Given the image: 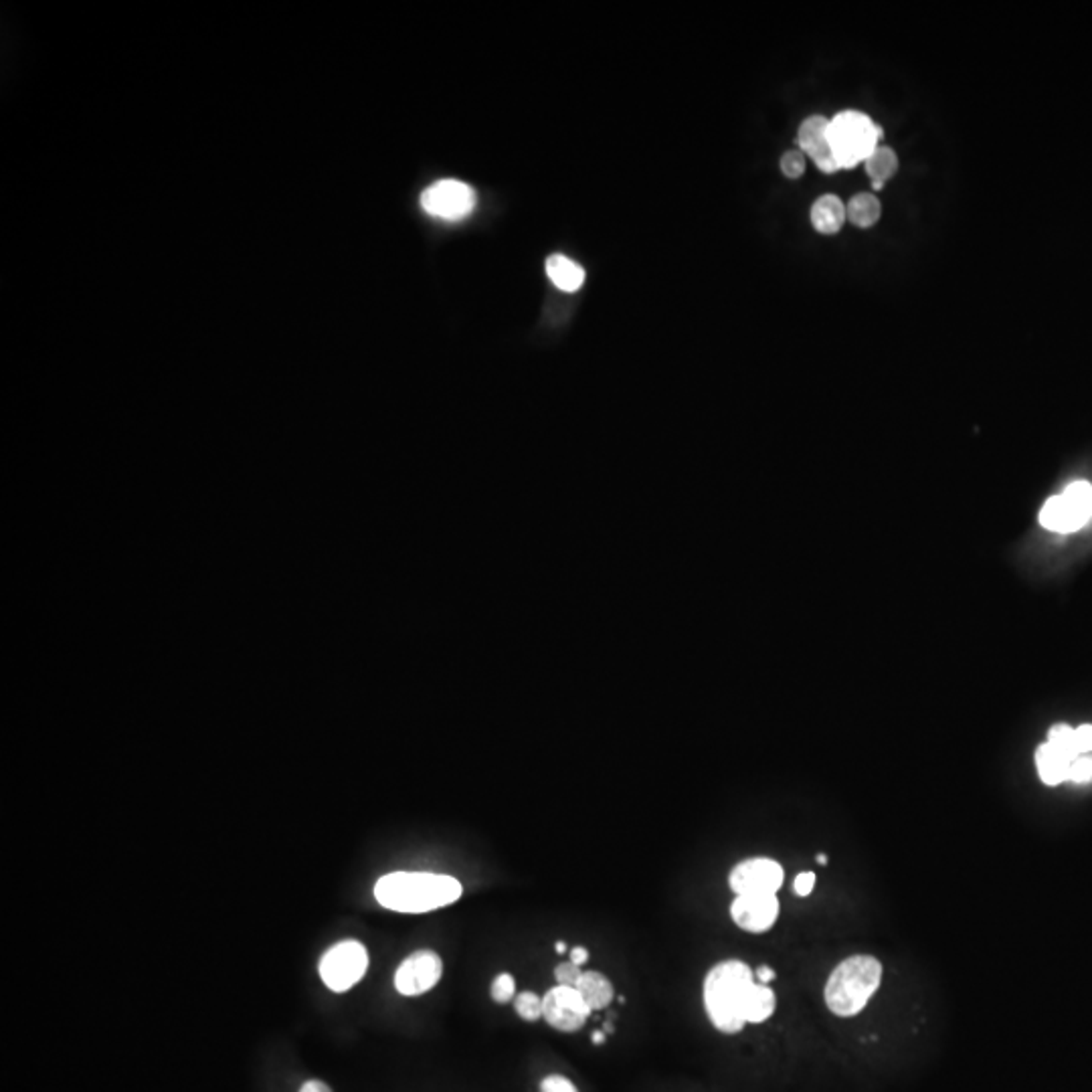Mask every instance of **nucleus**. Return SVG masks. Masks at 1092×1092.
Instances as JSON below:
<instances>
[{"label": "nucleus", "instance_id": "nucleus-3", "mask_svg": "<svg viewBox=\"0 0 1092 1092\" xmlns=\"http://www.w3.org/2000/svg\"><path fill=\"white\" fill-rule=\"evenodd\" d=\"M883 982V963L872 955H852L831 971L826 984V1005L838 1017L858 1015Z\"/></svg>", "mask_w": 1092, "mask_h": 1092}, {"label": "nucleus", "instance_id": "nucleus-17", "mask_svg": "<svg viewBox=\"0 0 1092 1092\" xmlns=\"http://www.w3.org/2000/svg\"><path fill=\"white\" fill-rule=\"evenodd\" d=\"M868 177L872 179V189L880 191L886 180L897 175L898 170V156L888 146H878L876 151L864 160Z\"/></svg>", "mask_w": 1092, "mask_h": 1092}, {"label": "nucleus", "instance_id": "nucleus-23", "mask_svg": "<svg viewBox=\"0 0 1092 1092\" xmlns=\"http://www.w3.org/2000/svg\"><path fill=\"white\" fill-rule=\"evenodd\" d=\"M1092 779V756L1088 754H1081L1076 756V759L1070 761V769H1069V781H1074V783H1088Z\"/></svg>", "mask_w": 1092, "mask_h": 1092}, {"label": "nucleus", "instance_id": "nucleus-31", "mask_svg": "<svg viewBox=\"0 0 1092 1092\" xmlns=\"http://www.w3.org/2000/svg\"><path fill=\"white\" fill-rule=\"evenodd\" d=\"M300 1092H332V1090H330V1086L326 1083H322V1081H308L300 1088Z\"/></svg>", "mask_w": 1092, "mask_h": 1092}, {"label": "nucleus", "instance_id": "nucleus-15", "mask_svg": "<svg viewBox=\"0 0 1092 1092\" xmlns=\"http://www.w3.org/2000/svg\"><path fill=\"white\" fill-rule=\"evenodd\" d=\"M546 273L553 280L558 290L563 292H577L582 281H585V271L575 262H570L565 255H551L546 259Z\"/></svg>", "mask_w": 1092, "mask_h": 1092}, {"label": "nucleus", "instance_id": "nucleus-2", "mask_svg": "<svg viewBox=\"0 0 1092 1092\" xmlns=\"http://www.w3.org/2000/svg\"><path fill=\"white\" fill-rule=\"evenodd\" d=\"M754 985V973L747 963L730 959L716 963L704 979V1008L712 1026L723 1034H739L747 1026L744 1005Z\"/></svg>", "mask_w": 1092, "mask_h": 1092}, {"label": "nucleus", "instance_id": "nucleus-12", "mask_svg": "<svg viewBox=\"0 0 1092 1092\" xmlns=\"http://www.w3.org/2000/svg\"><path fill=\"white\" fill-rule=\"evenodd\" d=\"M846 219H848L846 205H843L836 194L819 196L812 207V223L815 231L822 235L838 233L843 227Z\"/></svg>", "mask_w": 1092, "mask_h": 1092}, {"label": "nucleus", "instance_id": "nucleus-8", "mask_svg": "<svg viewBox=\"0 0 1092 1092\" xmlns=\"http://www.w3.org/2000/svg\"><path fill=\"white\" fill-rule=\"evenodd\" d=\"M589 1015V1005L582 1001L575 987L554 985L542 998V1017L558 1032H577L587 1024Z\"/></svg>", "mask_w": 1092, "mask_h": 1092}, {"label": "nucleus", "instance_id": "nucleus-11", "mask_svg": "<svg viewBox=\"0 0 1092 1092\" xmlns=\"http://www.w3.org/2000/svg\"><path fill=\"white\" fill-rule=\"evenodd\" d=\"M730 916L735 925L747 933H767L777 923L779 900L777 895H742L730 904Z\"/></svg>", "mask_w": 1092, "mask_h": 1092}, {"label": "nucleus", "instance_id": "nucleus-32", "mask_svg": "<svg viewBox=\"0 0 1092 1092\" xmlns=\"http://www.w3.org/2000/svg\"><path fill=\"white\" fill-rule=\"evenodd\" d=\"M591 1040H593V1044L601 1046V1044H605V1034H603V1032H593Z\"/></svg>", "mask_w": 1092, "mask_h": 1092}, {"label": "nucleus", "instance_id": "nucleus-27", "mask_svg": "<svg viewBox=\"0 0 1092 1092\" xmlns=\"http://www.w3.org/2000/svg\"><path fill=\"white\" fill-rule=\"evenodd\" d=\"M1074 740L1078 754L1092 753V725H1083L1074 728Z\"/></svg>", "mask_w": 1092, "mask_h": 1092}, {"label": "nucleus", "instance_id": "nucleus-34", "mask_svg": "<svg viewBox=\"0 0 1092 1092\" xmlns=\"http://www.w3.org/2000/svg\"><path fill=\"white\" fill-rule=\"evenodd\" d=\"M817 864L826 866V864H827V855H826V854H817Z\"/></svg>", "mask_w": 1092, "mask_h": 1092}, {"label": "nucleus", "instance_id": "nucleus-7", "mask_svg": "<svg viewBox=\"0 0 1092 1092\" xmlns=\"http://www.w3.org/2000/svg\"><path fill=\"white\" fill-rule=\"evenodd\" d=\"M421 207L438 219H464L476 207V191L459 180H439L421 194Z\"/></svg>", "mask_w": 1092, "mask_h": 1092}, {"label": "nucleus", "instance_id": "nucleus-16", "mask_svg": "<svg viewBox=\"0 0 1092 1092\" xmlns=\"http://www.w3.org/2000/svg\"><path fill=\"white\" fill-rule=\"evenodd\" d=\"M775 1008H777L775 991L765 984L754 982V985L749 991L747 1005H744V1020H747V1024L767 1022L769 1017L775 1013Z\"/></svg>", "mask_w": 1092, "mask_h": 1092}, {"label": "nucleus", "instance_id": "nucleus-19", "mask_svg": "<svg viewBox=\"0 0 1092 1092\" xmlns=\"http://www.w3.org/2000/svg\"><path fill=\"white\" fill-rule=\"evenodd\" d=\"M827 132H829V120L824 116H812L805 120L801 126H799V134H797V142L801 146L803 154H813L819 148L826 146L829 142L827 138Z\"/></svg>", "mask_w": 1092, "mask_h": 1092}, {"label": "nucleus", "instance_id": "nucleus-14", "mask_svg": "<svg viewBox=\"0 0 1092 1092\" xmlns=\"http://www.w3.org/2000/svg\"><path fill=\"white\" fill-rule=\"evenodd\" d=\"M1036 767L1038 775L1046 785H1060L1069 781L1070 759H1066L1062 753H1058L1048 742L1040 744L1036 751Z\"/></svg>", "mask_w": 1092, "mask_h": 1092}, {"label": "nucleus", "instance_id": "nucleus-29", "mask_svg": "<svg viewBox=\"0 0 1092 1092\" xmlns=\"http://www.w3.org/2000/svg\"><path fill=\"white\" fill-rule=\"evenodd\" d=\"M754 977H756V982H759V984H765V985H769V984L773 982V979H775L777 975H775V971H773L771 967H769V965H761L759 970L754 971Z\"/></svg>", "mask_w": 1092, "mask_h": 1092}, {"label": "nucleus", "instance_id": "nucleus-33", "mask_svg": "<svg viewBox=\"0 0 1092 1092\" xmlns=\"http://www.w3.org/2000/svg\"><path fill=\"white\" fill-rule=\"evenodd\" d=\"M554 951H556L558 955H563V953H567V945H565L563 941H556V942H554Z\"/></svg>", "mask_w": 1092, "mask_h": 1092}, {"label": "nucleus", "instance_id": "nucleus-13", "mask_svg": "<svg viewBox=\"0 0 1092 1092\" xmlns=\"http://www.w3.org/2000/svg\"><path fill=\"white\" fill-rule=\"evenodd\" d=\"M575 989L581 994L582 1001L589 1005L591 1012L605 1010L615 996L611 982L599 971H582Z\"/></svg>", "mask_w": 1092, "mask_h": 1092}, {"label": "nucleus", "instance_id": "nucleus-30", "mask_svg": "<svg viewBox=\"0 0 1092 1092\" xmlns=\"http://www.w3.org/2000/svg\"><path fill=\"white\" fill-rule=\"evenodd\" d=\"M570 961H573L579 967H582V965H585L589 961V951L585 947H575L573 951H570Z\"/></svg>", "mask_w": 1092, "mask_h": 1092}, {"label": "nucleus", "instance_id": "nucleus-5", "mask_svg": "<svg viewBox=\"0 0 1092 1092\" xmlns=\"http://www.w3.org/2000/svg\"><path fill=\"white\" fill-rule=\"evenodd\" d=\"M1092 514V486L1085 480L1072 481L1062 494L1042 506L1040 524L1052 532H1074L1083 528Z\"/></svg>", "mask_w": 1092, "mask_h": 1092}, {"label": "nucleus", "instance_id": "nucleus-6", "mask_svg": "<svg viewBox=\"0 0 1092 1092\" xmlns=\"http://www.w3.org/2000/svg\"><path fill=\"white\" fill-rule=\"evenodd\" d=\"M368 951L358 941H340L320 961V977L332 991H349L366 975Z\"/></svg>", "mask_w": 1092, "mask_h": 1092}, {"label": "nucleus", "instance_id": "nucleus-24", "mask_svg": "<svg viewBox=\"0 0 1092 1092\" xmlns=\"http://www.w3.org/2000/svg\"><path fill=\"white\" fill-rule=\"evenodd\" d=\"M781 170L787 179H799L805 172V156L799 151H789L781 158Z\"/></svg>", "mask_w": 1092, "mask_h": 1092}, {"label": "nucleus", "instance_id": "nucleus-21", "mask_svg": "<svg viewBox=\"0 0 1092 1092\" xmlns=\"http://www.w3.org/2000/svg\"><path fill=\"white\" fill-rule=\"evenodd\" d=\"M514 1008L524 1022H537L542 1017V998L535 991H523L514 998Z\"/></svg>", "mask_w": 1092, "mask_h": 1092}, {"label": "nucleus", "instance_id": "nucleus-25", "mask_svg": "<svg viewBox=\"0 0 1092 1092\" xmlns=\"http://www.w3.org/2000/svg\"><path fill=\"white\" fill-rule=\"evenodd\" d=\"M581 975H582V970H581L579 965H575L573 961L561 963V965H558L556 970H554V979H556V984H558V985H565V987H575V985H577V982H579V979H581Z\"/></svg>", "mask_w": 1092, "mask_h": 1092}, {"label": "nucleus", "instance_id": "nucleus-9", "mask_svg": "<svg viewBox=\"0 0 1092 1092\" xmlns=\"http://www.w3.org/2000/svg\"><path fill=\"white\" fill-rule=\"evenodd\" d=\"M443 975V961L436 951H415L396 967L395 987L401 996L413 998L427 994Z\"/></svg>", "mask_w": 1092, "mask_h": 1092}, {"label": "nucleus", "instance_id": "nucleus-10", "mask_svg": "<svg viewBox=\"0 0 1092 1092\" xmlns=\"http://www.w3.org/2000/svg\"><path fill=\"white\" fill-rule=\"evenodd\" d=\"M783 868L771 858H749L732 868L728 876L730 890L742 895H777L783 884Z\"/></svg>", "mask_w": 1092, "mask_h": 1092}, {"label": "nucleus", "instance_id": "nucleus-20", "mask_svg": "<svg viewBox=\"0 0 1092 1092\" xmlns=\"http://www.w3.org/2000/svg\"><path fill=\"white\" fill-rule=\"evenodd\" d=\"M1048 744L1070 761L1076 759V756H1081L1076 749L1074 728H1070L1069 725H1054L1048 732Z\"/></svg>", "mask_w": 1092, "mask_h": 1092}, {"label": "nucleus", "instance_id": "nucleus-22", "mask_svg": "<svg viewBox=\"0 0 1092 1092\" xmlns=\"http://www.w3.org/2000/svg\"><path fill=\"white\" fill-rule=\"evenodd\" d=\"M492 999L496 1003H508L516 998V982L510 973H500L492 982Z\"/></svg>", "mask_w": 1092, "mask_h": 1092}, {"label": "nucleus", "instance_id": "nucleus-1", "mask_svg": "<svg viewBox=\"0 0 1092 1092\" xmlns=\"http://www.w3.org/2000/svg\"><path fill=\"white\" fill-rule=\"evenodd\" d=\"M462 892L459 880L433 872H391L375 884V898L381 907L405 914L450 907L462 898Z\"/></svg>", "mask_w": 1092, "mask_h": 1092}, {"label": "nucleus", "instance_id": "nucleus-18", "mask_svg": "<svg viewBox=\"0 0 1092 1092\" xmlns=\"http://www.w3.org/2000/svg\"><path fill=\"white\" fill-rule=\"evenodd\" d=\"M846 213H848V221H852L855 227L868 229V227L876 225L878 219H880V213H883V207H880V201L874 194L860 193L848 203Z\"/></svg>", "mask_w": 1092, "mask_h": 1092}, {"label": "nucleus", "instance_id": "nucleus-26", "mask_svg": "<svg viewBox=\"0 0 1092 1092\" xmlns=\"http://www.w3.org/2000/svg\"><path fill=\"white\" fill-rule=\"evenodd\" d=\"M540 1092H579V1088L570 1083L567 1076L551 1074V1076L542 1078Z\"/></svg>", "mask_w": 1092, "mask_h": 1092}, {"label": "nucleus", "instance_id": "nucleus-4", "mask_svg": "<svg viewBox=\"0 0 1092 1092\" xmlns=\"http://www.w3.org/2000/svg\"><path fill=\"white\" fill-rule=\"evenodd\" d=\"M827 138L840 168H852L876 151L878 140L883 138V128L876 126L862 111L846 109L829 120Z\"/></svg>", "mask_w": 1092, "mask_h": 1092}, {"label": "nucleus", "instance_id": "nucleus-28", "mask_svg": "<svg viewBox=\"0 0 1092 1092\" xmlns=\"http://www.w3.org/2000/svg\"><path fill=\"white\" fill-rule=\"evenodd\" d=\"M815 888V874L813 872H799L796 883H793V890H796L797 897H810Z\"/></svg>", "mask_w": 1092, "mask_h": 1092}]
</instances>
